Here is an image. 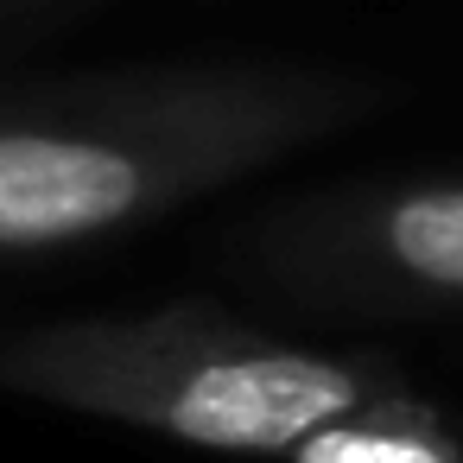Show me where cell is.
Instances as JSON below:
<instances>
[{"label":"cell","instance_id":"cell-4","mask_svg":"<svg viewBox=\"0 0 463 463\" xmlns=\"http://www.w3.org/2000/svg\"><path fill=\"white\" fill-rule=\"evenodd\" d=\"M292 463H457V450L412 419H336L286 450Z\"/></svg>","mask_w":463,"mask_h":463},{"label":"cell","instance_id":"cell-2","mask_svg":"<svg viewBox=\"0 0 463 463\" xmlns=\"http://www.w3.org/2000/svg\"><path fill=\"white\" fill-rule=\"evenodd\" d=\"M146 165L102 140L0 134V248H45L134 216Z\"/></svg>","mask_w":463,"mask_h":463},{"label":"cell","instance_id":"cell-3","mask_svg":"<svg viewBox=\"0 0 463 463\" xmlns=\"http://www.w3.org/2000/svg\"><path fill=\"white\" fill-rule=\"evenodd\" d=\"M387 248L412 279L463 292V191L406 197L387 222Z\"/></svg>","mask_w":463,"mask_h":463},{"label":"cell","instance_id":"cell-1","mask_svg":"<svg viewBox=\"0 0 463 463\" xmlns=\"http://www.w3.org/2000/svg\"><path fill=\"white\" fill-rule=\"evenodd\" d=\"M349 412H362V381L292 349L203 362L159 400V425L203 450H292Z\"/></svg>","mask_w":463,"mask_h":463}]
</instances>
